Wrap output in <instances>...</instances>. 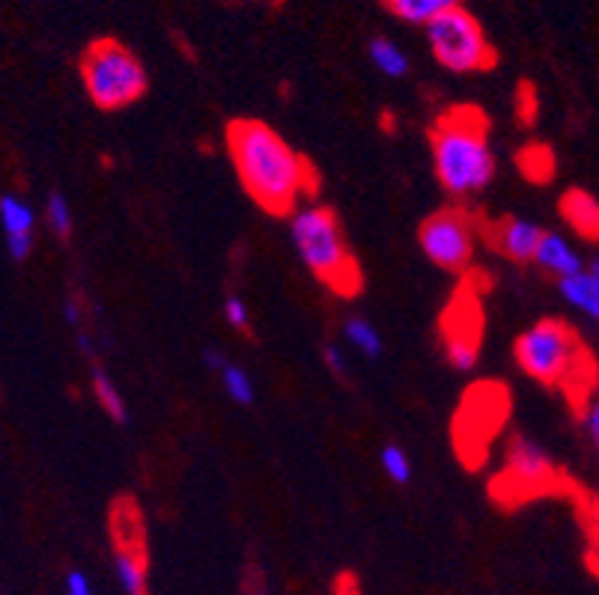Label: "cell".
Instances as JSON below:
<instances>
[{
	"label": "cell",
	"instance_id": "obj_1",
	"mask_svg": "<svg viewBox=\"0 0 599 595\" xmlns=\"http://www.w3.org/2000/svg\"><path fill=\"white\" fill-rule=\"evenodd\" d=\"M227 152L242 188L269 214H293L317 194V170L272 125L236 120L227 128Z\"/></svg>",
	"mask_w": 599,
	"mask_h": 595
},
{
	"label": "cell",
	"instance_id": "obj_2",
	"mask_svg": "<svg viewBox=\"0 0 599 595\" xmlns=\"http://www.w3.org/2000/svg\"><path fill=\"white\" fill-rule=\"evenodd\" d=\"M487 132V116L477 108H453L432 125V170L453 200L487 191L496 179L498 161Z\"/></svg>",
	"mask_w": 599,
	"mask_h": 595
},
{
	"label": "cell",
	"instance_id": "obj_3",
	"mask_svg": "<svg viewBox=\"0 0 599 595\" xmlns=\"http://www.w3.org/2000/svg\"><path fill=\"white\" fill-rule=\"evenodd\" d=\"M513 358L534 382L564 391L582 408L590 402L588 396L597 387V360L576 331L561 319H543L522 331L513 346Z\"/></svg>",
	"mask_w": 599,
	"mask_h": 595
},
{
	"label": "cell",
	"instance_id": "obj_4",
	"mask_svg": "<svg viewBox=\"0 0 599 595\" xmlns=\"http://www.w3.org/2000/svg\"><path fill=\"white\" fill-rule=\"evenodd\" d=\"M290 241L305 269L343 298L362 293L364 274L350 241L343 236L340 218L328 206L305 202L290 214Z\"/></svg>",
	"mask_w": 599,
	"mask_h": 595
},
{
	"label": "cell",
	"instance_id": "obj_5",
	"mask_svg": "<svg viewBox=\"0 0 599 595\" xmlns=\"http://www.w3.org/2000/svg\"><path fill=\"white\" fill-rule=\"evenodd\" d=\"M81 80L90 101L102 111H123L144 99L147 69L117 39H96L81 57Z\"/></svg>",
	"mask_w": 599,
	"mask_h": 595
},
{
	"label": "cell",
	"instance_id": "obj_6",
	"mask_svg": "<svg viewBox=\"0 0 599 595\" xmlns=\"http://www.w3.org/2000/svg\"><path fill=\"white\" fill-rule=\"evenodd\" d=\"M424 30H427V46H430L436 63L453 75L484 72L496 63V51L489 46L484 27L465 7L441 15Z\"/></svg>",
	"mask_w": 599,
	"mask_h": 595
},
{
	"label": "cell",
	"instance_id": "obj_7",
	"mask_svg": "<svg viewBox=\"0 0 599 595\" xmlns=\"http://www.w3.org/2000/svg\"><path fill=\"white\" fill-rule=\"evenodd\" d=\"M418 245L436 269L463 274L475 265L477 257L475 218L463 209L436 212L420 224Z\"/></svg>",
	"mask_w": 599,
	"mask_h": 595
},
{
	"label": "cell",
	"instance_id": "obj_8",
	"mask_svg": "<svg viewBox=\"0 0 599 595\" xmlns=\"http://www.w3.org/2000/svg\"><path fill=\"white\" fill-rule=\"evenodd\" d=\"M561 485H564V476L546 456V449H540V444L522 438V435L510 441L496 483L498 495H510V504H522L528 497L552 495Z\"/></svg>",
	"mask_w": 599,
	"mask_h": 595
},
{
	"label": "cell",
	"instance_id": "obj_9",
	"mask_svg": "<svg viewBox=\"0 0 599 595\" xmlns=\"http://www.w3.org/2000/svg\"><path fill=\"white\" fill-rule=\"evenodd\" d=\"M508 417V394L498 384H477L472 394H465V402L456 414V447L463 459H472V447H480V456L487 453L489 441L496 438L498 429Z\"/></svg>",
	"mask_w": 599,
	"mask_h": 595
},
{
	"label": "cell",
	"instance_id": "obj_10",
	"mask_svg": "<svg viewBox=\"0 0 599 595\" xmlns=\"http://www.w3.org/2000/svg\"><path fill=\"white\" fill-rule=\"evenodd\" d=\"M477 310L475 298H456L448 313L441 315V339H444V355L453 370L472 372L480 358V331L484 319Z\"/></svg>",
	"mask_w": 599,
	"mask_h": 595
},
{
	"label": "cell",
	"instance_id": "obj_11",
	"mask_svg": "<svg viewBox=\"0 0 599 595\" xmlns=\"http://www.w3.org/2000/svg\"><path fill=\"white\" fill-rule=\"evenodd\" d=\"M543 233V226L534 224L528 218H508V221H501V224L492 226L489 241H492L498 253L508 257L510 262H534Z\"/></svg>",
	"mask_w": 599,
	"mask_h": 595
},
{
	"label": "cell",
	"instance_id": "obj_12",
	"mask_svg": "<svg viewBox=\"0 0 599 595\" xmlns=\"http://www.w3.org/2000/svg\"><path fill=\"white\" fill-rule=\"evenodd\" d=\"M0 226H3L12 259H27V253L34 250V209L19 197H0Z\"/></svg>",
	"mask_w": 599,
	"mask_h": 595
},
{
	"label": "cell",
	"instance_id": "obj_13",
	"mask_svg": "<svg viewBox=\"0 0 599 595\" xmlns=\"http://www.w3.org/2000/svg\"><path fill=\"white\" fill-rule=\"evenodd\" d=\"M534 262L543 271H549V274H554L558 281H564V277H573L578 271H585V262L578 257V250L573 248L561 233H543Z\"/></svg>",
	"mask_w": 599,
	"mask_h": 595
},
{
	"label": "cell",
	"instance_id": "obj_14",
	"mask_svg": "<svg viewBox=\"0 0 599 595\" xmlns=\"http://www.w3.org/2000/svg\"><path fill=\"white\" fill-rule=\"evenodd\" d=\"M561 214L578 236L599 241V200L588 191H570L561 200Z\"/></svg>",
	"mask_w": 599,
	"mask_h": 595
},
{
	"label": "cell",
	"instance_id": "obj_15",
	"mask_svg": "<svg viewBox=\"0 0 599 595\" xmlns=\"http://www.w3.org/2000/svg\"><path fill=\"white\" fill-rule=\"evenodd\" d=\"M384 7L400 22L415 24V27H430L441 15H448L451 10H460L463 0H384Z\"/></svg>",
	"mask_w": 599,
	"mask_h": 595
},
{
	"label": "cell",
	"instance_id": "obj_16",
	"mask_svg": "<svg viewBox=\"0 0 599 595\" xmlns=\"http://www.w3.org/2000/svg\"><path fill=\"white\" fill-rule=\"evenodd\" d=\"M558 289H561L564 301L570 303L573 310H578V313H585L588 319H597L599 322V281L588 269L578 271L573 277L558 281Z\"/></svg>",
	"mask_w": 599,
	"mask_h": 595
},
{
	"label": "cell",
	"instance_id": "obj_17",
	"mask_svg": "<svg viewBox=\"0 0 599 595\" xmlns=\"http://www.w3.org/2000/svg\"><path fill=\"white\" fill-rule=\"evenodd\" d=\"M113 572H117V581H120L125 595H147V557H144V550L117 548Z\"/></svg>",
	"mask_w": 599,
	"mask_h": 595
},
{
	"label": "cell",
	"instance_id": "obj_18",
	"mask_svg": "<svg viewBox=\"0 0 599 595\" xmlns=\"http://www.w3.org/2000/svg\"><path fill=\"white\" fill-rule=\"evenodd\" d=\"M111 533L117 540V548L144 550V521H140V509L135 504H117L111 518Z\"/></svg>",
	"mask_w": 599,
	"mask_h": 595
},
{
	"label": "cell",
	"instance_id": "obj_19",
	"mask_svg": "<svg viewBox=\"0 0 599 595\" xmlns=\"http://www.w3.org/2000/svg\"><path fill=\"white\" fill-rule=\"evenodd\" d=\"M343 339H346L358 355H364V358H379L384 348L379 327H376L370 319H364V315H350V319L343 322Z\"/></svg>",
	"mask_w": 599,
	"mask_h": 595
},
{
	"label": "cell",
	"instance_id": "obj_20",
	"mask_svg": "<svg viewBox=\"0 0 599 595\" xmlns=\"http://www.w3.org/2000/svg\"><path fill=\"white\" fill-rule=\"evenodd\" d=\"M367 57H370V63L382 72L384 78H403L408 72L406 51L396 46V42H391L388 36H376V39H370Z\"/></svg>",
	"mask_w": 599,
	"mask_h": 595
},
{
	"label": "cell",
	"instance_id": "obj_21",
	"mask_svg": "<svg viewBox=\"0 0 599 595\" xmlns=\"http://www.w3.org/2000/svg\"><path fill=\"white\" fill-rule=\"evenodd\" d=\"M90 382L93 394H96V399L102 405L105 414L111 417L113 423H125V420H129V405H125L120 387H117V382L111 379V372H105L102 367H93Z\"/></svg>",
	"mask_w": 599,
	"mask_h": 595
},
{
	"label": "cell",
	"instance_id": "obj_22",
	"mask_svg": "<svg viewBox=\"0 0 599 595\" xmlns=\"http://www.w3.org/2000/svg\"><path fill=\"white\" fill-rule=\"evenodd\" d=\"M218 382L224 387V394L230 396V402L242 405V408H250V405L257 402V387H254V379H250L248 372L242 370L239 363L233 360H227L221 372H218Z\"/></svg>",
	"mask_w": 599,
	"mask_h": 595
},
{
	"label": "cell",
	"instance_id": "obj_23",
	"mask_svg": "<svg viewBox=\"0 0 599 595\" xmlns=\"http://www.w3.org/2000/svg\"><path fill=\"white\" fill-rule=\"evenodd\" d=\"M379 464H382L384 476L394 485L412 483L415 468H412V459H408V453L400 444H384L382 453H379Z\"/></svg>",
	"mask_w": 599,
	"mask_h": 595
},
{
	"label": "cell",
	"instance_id": "obj_24",
	"mask_svg": "<svg viewBox=\"0 0 599 595\" xmlns=\"http://www.w3.org/2000/svg\"><path fill=\"white\" fill-rule=\"evenodd\" d=\"M582 524H585V536H588V566L599 578V500L582 504Z\"/></svg>",
	"mask_w": 599,
	"mask_h": 595
},
{
	"label": "cell",
	"instance_id": "obj_25",
	"mask_svg": "<svg viewBox=\"0 0 599 595\" xmlns=\"http://www.w3.org/2000/svg\"><path fill=\"white\" fill-rule=\"evenodd\" d=\"M46 221L54 230V236L66 238L72 233V209L63 194H51L46 202Z\"/></svg>",
	"mask_w": 599,
	"mask_h": 595
},
{
	"label": "cell",
	"instance_id": "obj_26",
	"mask_svg": "<svg viewBox=\"0 0 599 595\" xmlns=\"http://www.w3.org/2000/svg\"><path fill=\"white\" fill-rule=\"evenodd\" d=\"M224 319L227 325L233 327V331H248L250 327V310L248 303H245V298L242 295H227L224 298Z\"/></svg>",
	"mask_w": 599,
	"mask_h": 595
},
{
	"label": "cell",
	"instance_id": "obj_27",
	"mask_svg": "<svg viewBox=\"0 0 599 595\" xmlns=\"http://www.w3.org/2000/svg\"><path fill=\"white\" fill-rule=\"evenodd\" d=\"M322 363H326V370L331 372V375H338V379H346V375H350V355L340 346L322 348Z\"/></svg>",
	"mask_w": 599,
	"mask_h": 595
},
{
	"label": "cell",
	"instance_id": "obj_28",
	"mask_svg": "<svg viewBox=\"0 0 599 595\" xmlns=\"http://www.w3.org/2000/svg\"><path fill=\"white\" fill-rule=\"evenodd\" d=\"M582 420H585V429H588L590 441H594V449L599 453V396H594V399L582 408Z\"/></svg>",
	"mask_w": 599,
	"mask_h": 595
},
{
	"label": "cell",
	"instance_id": "obj_29",
	"mask_svg": "<svg viewBox=\"0 0 599 595\" xmlns=\"http://www.w3.org/2000/svg\"><path fill=\"white\" fill-rule=\"evenodd\" d=\"M66 595H93L90 578L84 572H69L66 578Z\"/></svg>",
	"mask_w": 599,
	"mask_h": 595
},
{
	"label": "cell",
	"instance_id": "obj_30",
	"mask_svg": "<svg viewBox=\"0 0 599 595\" xmlns=\"http://www.w3.org/2000/svg\"><path fill=\"white\" fill-rule=\"evenodd\" d=\"M227 360H230V358H227L224 351H218V348H206V351H204V363L209 367V370L216 372V375L221 372V367H224Z\"/></svg>",
	"mask_w": 599,
	"mask_h": 595
},
{
	"label": "cell",
	"instance_id": "obj_31",
	"mask_svg": "<svg viewBox=\"0 0 599 595\" xmlns=\"http://www.w3.org/2000/svg\"><path fill=\"white\" fill-rule=\"evenodd\" d=\"M63 315H66L69 325L81 327V307H78V301H75V298H69V301L63 303Z\"/></svg>",
	"mask_w": 599,
	"mask_h": 595
},
{
	"label": "cell",
	"instance_id": "obj_32",
	"mask_svg": "<svg viewBox=\"0 0 599 595\" xmlns=\"http://www.w3.org/2000/svg\"><path fill=\"white\" fill-rule=\"evenodd\" d=\"M588 271H590V274H594V277H597V281H599V257L594 259V262H590V265H588Z\"/></svg>",
	"mask_w": 599,
	"mask_h": 595
}]
</instances>
